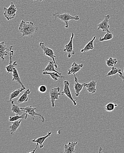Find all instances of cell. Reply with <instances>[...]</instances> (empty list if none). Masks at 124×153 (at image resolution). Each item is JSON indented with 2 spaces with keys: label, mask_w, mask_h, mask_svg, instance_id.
<instances>
[{
  "label": "cell",
  "mask_w": 124,
  "mask_h": 153,
  "mask_svg": "<svg viewBox=\"0 0 124 153\" xmlns=\"http://www.w3.org/2000/svg\"><path fill=\"white\" fill-rule=\"evenodd\" d=\"M6 50L9 51L10 49L7 48L4 42H1L0 43V56H1L3 62L4 61V56L9 54V53L7 52Z\"/></svg>",
  "instance_id": "cell-16"
},
{
  "label": "cell",
  "mask_w": 124,
  "mask_h": 153,
  "mask_svg": "<svg viewBox=\"0 0 124 153\" xmlns=\"http://www.w3.org/2000/svg\"><path fill=\"white\" fill-rule=\"evenodd\" d=\"M96 36H94L92 40H91L89 43L87 44V45L85 46V47L83 49L80 51V52H86L92 50L94 49V42L96 40Z\"/></svg>",
  "instance_id": "cell-19"
},
{
  "label": "cell",
  "mask_w": 124,
  "mask_h": 153,
  "mask_svg": "<svg viewBox=\"0 0 124 153\" xmlns=\"http://www.w3.org/2000/svg\"><path fill=\"white\" fill-rule=\"evenodd\" d=\"M53 16L55 17V20L56 19L59 18L62 21L65 22L66 24V28L68 27V23L70 20H79L80 19L78 16L76 15L74 16L67 13H54Z\"/></svg>",
  "instance_id": "cell-2"
},
{
  "label": "cell",
  "mask_w": 124,
  "mask_h": 153,
  "mask_svg": "<svg viewBox=\"0 0 124 153\" xmlns=\"http://www.w3.org/2000/svg\"><path fill=\"white\" fill-rule=\"evenodd\" d=\"M13 47V46L12 45V46H10V47H9V49H10V50H9V51H10V53H9V55H10V63H9V65L6 66L5 67L8 74H9L10 72H13L14 69L15 68H17V67L19 66L18 65H17L16 61H15L13 63H12V57H13L14 54V51L12 50Z\"/></svg>",
  "instance_id": "cell-7"
},
{
  "label": "cell",
  "mask_w": 124,
  "mask_h": 153,
  "mask_svg": "<svg viewBox=\"0 0 124 153\" xmlns=\"http://www.w3.org/2000/svg\"><path fill=\"white\" fill-rule=\"evenodd\" d=\"M55 64L53 61H49L47 67L43 70V72H55L62 76V73L56 71L54 68Z\"/></svg>",
  "instance_id": "cell-20"
},
{
  "label": "cell",
  "mask_w": 124,
  "mask_h": 153,
  "mask_svg": "<svg viewBox=\"0 0 124 153\" xmlns=\"http://www.w3.org/2000/svg\"><path fill=\"white\" fill-rule=\"evenodd\" d=\"M21 120H17L16 121H12L11 122L12 124V125L11 126H9V128L10 129V133H11V135H13L16 131H17L19 126H20V124L21 123Z\"/></svg>",
  "instance_id": "cell-17"
},
{
  "label": "cell",
  "mask_w": 124,
  "mask_h": 153,
  "mask_svg": "<svg viewBox=\"0 0 124 153\" xmlns=\"http://www.w3.org/2000/svg\"><path fill=\"white\" fill-rule=\"evenodd\" d=\"M78 142H69L68 144H65L64 146V153H74L75 152L76 150L75 147L77 145Z\"/></svg>",
  "instance_id": "cell-13"
},
{
  "label": "cell",
  "mask_w": 124,
  "mask_h": 153,
  "mask_svg": "<svg viewBox=\"0 0 124 153\" xmlns=\"http://www.w3.org/2000/svg\"><path fill=\"white\" fill-rule=\"evenodd\" d=\"M63 94H66L68 98L71 99L74 103V105L75 106L77 105L76 100L73 99L70 91V83L67 80H65L64 81L63 90L60 93V95H63Z\"/></svg>",
  "instance_id": "cell-6"
},
{
  "label": "cell",
  "mask_w": 124,
  "mask_h": 153,
  "mask_svg": "<svg viewBox=\"0 0 124 153\" xmlns=\"http://www.w3.org/2000/svg\"><path fill=\"white\" fill-rule=\"evenodd\" d=\"M38 145L37 144V145H36V148H35V149H34V151H31V152H27V153H35V151H36V150H37V148H38Z\"/></svg>",
  "instance_id": "cell-32"
},
{
  "label": "cell",
  "mask_w": 124,
  "mask_h": 153,
  "mask_svg": "<svg viewBox=\"0 0 124 153\" xmlns=\"http://www.w3.org/2000/svg\"><path fill=\"white\" fill-rule=\"evenodd\" d=\"M117 105L113 103L110 102L107 104L105 106V109L107 112H112L116 107H117Z\"/></svg>",
  "instance_id": "cell-28"
},
{
  "label": "cell",
  "mask_w": 124,
  "mask_h": 153,
  "mask_svg": "<svg viewBox=\"0 0 124 153\" xmlns=\"http://www.w3.org/2000/svg\"><path fill=\"white\" fill-rule=\"evenodd\" d=\"M117 63V60L116 58H114L113 57H110L109 59L106 60V65L107 66L111 68L114 67V66Z\"/></svg>",
  "instance_id": "cell-27"
},
{
  "label": "cell",
  "mask_w": 124,
  "mask_h": 153,
  "mask_svg": "<svg viewBox=\"0 0 124 153\" xmlns=\"http://www.w3.org/2000/svg\"><path fill=\"white\" fill-rule=\"evenodd\" d=\"M43 74L44 75H50L54 81H57L59 78L63 79L64 78L63 76L62 75L61 76L57 72H43Z\"/></svg>",
  "instance_id": "cell-23"
},
{
  "label": "cell",
  "mask_w": 124,
  "mask_h": 153,
  "mask_svg": "<svg viewBox=\"0 0 124 153\" xmlns=\"http://www.w3.org/2000/svg\"><path fill=\"white\" fill-rule=\"evenodd\" d=\"M74 77H75V82L74 84V88L75 91V95L77 97H78L80 94V92L83 89L84 87H86V83H79L78 81L77 78L76 77V75L74 74Z\"/></svg>",
  "instance_id": "cell-11"
},
{
  "label": "cell",
  "mask_w": 124,
  "mask_h": 153,
  "mask_svg": "<svg viewBox=\"0 0 124 153\" xmlns=\"http://www.w3.org/2000/svg\"><path fill=\"white\" fill-rule=\"evenodd\" d=\"M11 102H12V103L11 111H13V113H16V114H18V115H21L24 113L25 112H24V110L21 109L18 105L15 104L14 101H12Z\"/></svg>",
  "instance_id": "cell-22"
},
{
  "label": "cell",
  "mask_w": 124,
  "mask_h": 153,
  "mask_svg": "<svg viewBox=\"0 0 124 153\" xmlns=\"http://www.w3.org/2000/svg\"><path fill=\"white\" fill-rule=\"evenodd\" d=\"M18 29L22 34V37L28 36L33 38L34 34L38 31V28L34 25L32 21L25 22L22 20L19 25Z\"/></svg>",
  "instance_id": "cell-1"
},
{
  "label": "cell",
  "mask_w": 124,
  "mask_h": 153,
  "mask_svg": "<svg viewBox=\"0 0 124 153\" xmlns=\"http://www.w3.org/2000/svg\"><path fill=\"white\" fill-rule=\"evenodd\" d=\"M28 115L27 113L26 112H24L23 114L21 115H18V114H16V116L14 117H9V121L12 122V121H16V120H18L19 119H27V118Z\"/></svg>",
  "instance_id": "cell-25"
},
{
  "label": "cell",
  "mask_w": 124,
  "mask_h": 153,
  "mask_svg": "<svg viewBox=\"0 0 124 153\" xmlns=\"http://www.w3.org/2000/svg\"><path fill=\"white\" fill-rule=\"evenodd\" d=\"M110 18V16L109 15L105 16L104 19L101 22L98 24V30H102L103 32H109V28L110 25H109V20Z\"/></svg>",
  "instance_id": "cell-8"
},
{
  "label": "cell",
  "mask_w": 124,
  "mask_h": 153,
  "mask_svg": "<svg viewBox=\"0 0 124 153\" xmlns=\"http://www.w3.org/2000/svg\"></svg>",
  "instance_id": "cell-34"
},
{
  "label": "cell",
  "mask_w": 124,
  "mask_h": 153,
  "mask_svg": "<svg viewBox=\"0 0 124 153\" xmlns=\"http://www.w3.org/2000/svg\"><path fill=\"white\" fill-rule=\"evenodd\" d=\"M26 90V88H21L20 89L16 90L13 91L10 95V99H9V102H12V100L16 97H18L20 93L23 91Z\"/></svg>",
  "instance_id": "cell-24"
},
{
  "label": "cell",
  "mask_w": 124,
  "mask_h": 153,
  "mask_svg": "<svg viewBox=\"0 0 124 153\" xmlns=\"http://www.w3.org/2000/svg\"><path fill=\"white\" fill-rule=\"evenodd\" d=\"M51 134L52 132L49 131L47 135H45L44 136H42V137H39V138H37L36 139H34V140H32L31 141L34 143H35L39 145L40 148H42L44 146L43 143H44V141L46 140L47 138L51 136Z\"/></svg>",
  "instance_id": "cell-14"
},
{
  "label": "cell",
  "mask_w": 124,
  "mask_h": 153,
  "mask_svg": "<svg viewBox=\"0 0 124 153\" xmlns=\"http://www.w3.org/2000/svg\"><path fill=\"white\" fill-rule=\"evenodd\" d=\"M97 81L92 80L89 82L86 83V87L87 88V91L91 93L94 94L97 91L96 86H97Z\"/></svg>",
  "instance_id": "cell-15"
},
{
  "label": "cell",
  "mask_w": 124,
  "mask_h": 153,
  "mask_svg": "<svg viewBox=\"0 0 124 153\" xmlns=\"http://www.w3.org/2000/svg\"><path fill=\"white\" fill-rule=\"evenodd\" d=\"M38 91L40 92L41 93H44L46 92V91H47V87L45 85H41L39 87Z\"/></svg>",
  "instance_id": "cell-30"
},
{
  "label": "cell",
  "mask_w": 124,
  "mask_h": 153,
  "mask_svg": "<svg viewBox=\"0 0 124 153\" xmlns=\"http://www.w3.org/2000/svg\"><path fill=\"white\" fill-rule=\"evenodd\" d=\"M33 1H39L41 2L42 1H44V0H33Z\"/></svg>",
  "instance_id": "cell-33"
},
{
  "label": "cell",
  "mask_w": 124,
  "mask_h": 153,
  "mask_svg": "<svg viewBox=\"0 0 124 153\" xmlns=\"http://www.w3.org/2000/svg\"><path fill=\"white\" fill-rule=\"evenodd\" d=\"M75 37V34L74 33H72L71 37V39L68 44H66L65 46L64 49L63 51L68 53V58H70L71 57V55H74L75 53L73 47V41Z\"/></svg>",
  "instance_id": "cell-9"
},
{
  "label": "cell",
  "mask_w": 124,
  "mask_h": 153,
  "mask_svg": "<svg viewBox=\"0 0 124 153\" xmlns=\"http://www.w3.org/2000/svg\"><path fill=\"white\" fill-rule=\"evenodd\" d=\"M20 108L22 110H24V112L27 113L28 116L31 118L33 120L35 119V117L36 116H38L41 119L42 123H44V121H45L44 116L41 115V114L37 113V112H35V110L37 109V108L33 107L31 105L27 106V107H24V108L20 107Z\"/></svg>",
  "instance_id": "cell-4"
},
{
  "label": "cell",
  "mask_w": 124,
  "mask_h": 153,
  "mask_svg": "<svg viewBox=\"0 0 124 153\" xmlns=\"http://www.w3.org/2000/svg\"><path fill=\"white\" fill-rule=\"evenodd\" d=\"M113 37L114 35L112 32H111V31L106 32V35L103 36V38H101V37L100 38L99 41L100 42H102L105 41L111 40L113 38Z\"/></svg>",
  "instance_id": "cell-26"
},
{
  "label": "cell",
  "mask_w": 124,
  "mask_h": 153,
  "mask_svg": "<svg viewBox=\"0 0 124 153\" xmlns=\"http://www.w3.org/2000/svg\"><path fill=\"white\" fill-rule=\"evenodd\" d=\"M13 79L12 80L13 81L16 82L21 85V88H26L24 85L22 83L21 81L20 77H19V74H18V71L17 70V68H15L14 69L13 72Z\"/></svg>",
  "instance_id": "cell-18"
},
{
  "label": "cell",
  "mask_w": 124,
  "mask_h": 153,
  "mask_svg": "<svg viewBox=\"0 0 124 153\" xmlns=\"http://www.w3.org/2000/svg\"><path fill=\"white\" fill-rule=\"evenodd\" d=\"M83 65L82 64H77L76 62H74L72 64L71 68L68 69L67 74L70 75L71 74H75L77 72H79L80 69L83 68Z\"/></svg>",
  "instance_id": "cell-12"
},
{
  "label": "cell",
  "mask_w": 124,
  "mask_h": 153,
  "mask_svg": "<svg viewBox=\"0 0 124 153\" xmlns=\"http://www.w3.org/2000/svg\"><path fill=\"white\" fill-rule=\"evenodd\" d=\"M120 72H122V70L120 68H117L116 67H113L111 68V70L109 71L106 75V76H114Z\"/></svg>",
  "instance_id": "cell-29"
},
{
  "label": "cell",
  "mask_w": 124,
  "mask_h": 153,
  "mask_svg": "<svg viewBox=\"0 0 124 153\" xmlns=\"http://www.w3.org/2000/svg\"><path fill=\"white\" fill-rule=\"evenodd\" d=\"M4 15L7 20H10L15 18L16 13L17 12V8L13 3L12 2L9 8L4 7L3 9Z\"/></svg>",
  "instance_id": "cell-3"
},
{
  "label": "cell",
  "mask_w": 124,
  "mask_h": 153,
  "mask_svg": "<svg viewBox=\"0 0 124 153\" xmlns=\"http://www.w3.org/2000/svg\"><path fill=\"white\" fill-rule=\"evenodd\" d=\"M30 93H31V91H30V89H28L24 92V94L21 95V97L17 100V102L19 104L27 102L28 100V94H30Z\"/></svg>",
  "instance_id": "cell-21"
},
{
  "label": "cell",
  "mask_w": 124,
  "mask_h": 153,
  "mask_svg": "<svg viewBox=\"0 0 124 153\" xmlns=\"http://www.w3.org/2000/svg\"><path fill=\"white\" fill-rule=\"evenodd\" d=\"M60 90L61 89L60 87H57V88L52 89L50 91V96L51 102L52 107H54L55 106V102L59 99Z\"/></svg>",
  "instance_id": "cell-10"
},
{
  "label": "cell",
  "mask_w": 124,
  "mask_h": 153,
  "mask_svg": "<svg viewBox=\"0 0 124 153\" xmlns=\"http://www.w3.org/2000/svg\"><path fill=\"white\" fill-rule=\"evenodd\" d=\"M118 74H119V76L120 77L123 79V81L124 82V76H123V74L122 73V72H120L118 73Z\"/></svg>",
  "instance_id": "cell-31"
},
{
  "label": "cell",
  "mask_w": 124,
  "mask_h": 153,
  "mask_svg": "<svg viewBox=\"0 0 124 153\" xmlns=\"http://www.w3.org/2000/svg\"><path fill=\"white\" fill-rule=\"evenodd\" d=\"M40 46L41 49L43 50L44 54L46 56L51 58L53 60L55 68H58V66H57L55 60V58H56V56L55 55V53L53 50L50 48L49 47L45 46L44 45V43L42 42H40Z\"/></svg>",
  "instance_id": "cell-5"
}]
</instances>
